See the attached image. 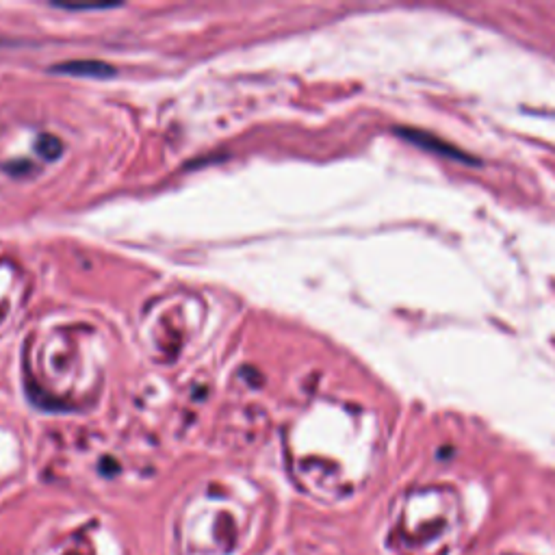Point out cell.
<instances>
[{
    "label": "cell",
    "mask_w": 555,
    "mask_h": 555,
    "mask_svg": "<svg viewBox=\"0 0 555 555\" xmlns=\"http://www.w3.org/2000/svg\"><path fill=\"white\" fill-rule=\"evenodd\" d=\"M460 536V514L454 499L441 493L410 497L391 534L397 555H451Z\"/></svg>",
    "instance_id": "6da1fadb"
},
{
    "label": "cell",
    "mask_w": 555,
    "mask_h": 555,
    "mask_svg": "<svg viewBox=\"0 0 555 555\" xmlns=\"http://www.w3.org/2000/svg\"><path fill=\"white\" fill-rule=\"evenodd\" d=\"M53 72L72 74V76H89V79H109V76L115 74V68L107 66V63H100V61H70V63H61V66H55Z\"/></svg>",
    "instance_id": "7a4b0ae2"
},
{
    "label": "cell",
    "mask_w": 555,
    "mask_h": 555,
    "mask_svg": "<svg viewBox=\"0 0 555 555\" xmlns=\"http://www.w3.org/2000/svg\"><path fill=\"white\" fill-rule=\"evenodd\" d=\"M61 150H63V144L53 135H46V137H42L40 141H37V152H40L42 157H46L50 161H55L59 154H61Z\"/></svg>",
    "instance_id": "277c9868"
},
{
    "label": "cell",
    "mask_w": 555,
    "mask_h": 555,
    "mask_svg": "<svg viewBox=\"0 0 555 555\" xmlns=\"http://www.w3.org/2000/svg\"><path fill=\"white\" fill-rule=\"evenodd\" d=\"M402 135H408L410 141H415V144H419V146H423V148L443 150L445 154H451V159H464V157H467V154H462V152H458V150H454V148H447V146H443V144H438L436 137H423V135L417 133V131H402Z\"/></svg>",
    "instance_id": "3957f363"
},
{
    "label": "cell",
    "mask_w": 555,
    "mask_h": 555,
    "mask_svg": "<svg viewBox=\"0 0 555 555\" xmlns=\"http://www.w3.org/2000/svg\"><path fill=\"white\" fill-rule=\"evenodd\" d=\"M63 9H72V11H85V9H109L111 5H57Z\"/></svg>",
    "instance_id": "5b68a950"
}]
</instances>
